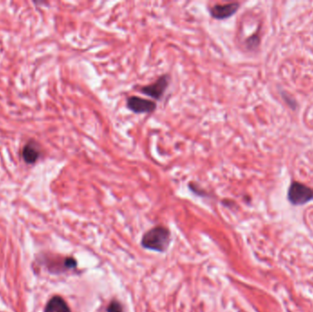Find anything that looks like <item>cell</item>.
Listing matches in <instances>:
<instances>
[{"mask_svg": "<svg viewBox=\"0 0 313 312\" xmlns=\"http://www.w3.org/2000/svg\"><path fill=\"white\" fill-rule=\"evenodd\" d=\"M171 241L170 232L164 227H156L148 231L142 238V246L153 251L163 252Z\"/></svg>", "mask_w": 313, "mask_h": 312, "instance_id": "obj_1", "label": "cell"}, {"mask_svg": "<svg viewBox=\"0 0 313 312\" xmlns=\"http://www.w3.org/2000/svg\"><path fill=\"white\" fill-rule=\"evenodd\" d=\"M288 197L294 205H302L313 200V190L302 183L294 182L289 188Z\"/></svg>", "mask_w": 313, "mask_h": 312, "instance_id": "obj_2", "label": "cell"}, {"mask_svg": "<svg viewBox=\"0 0 313 312\" xmlns=\"http://www.w3.org/2000/svg\"><path fill=\"white\" fill-rule=\"evenodd\" d=\"M170 74H163L159 77L154 83L142 86L140 92L155 100H160L165 94L166 90L170 84Z\"/></svg>", "mask_w": 313, "mask_h": 312, "instance_id": "obj_3", "label": "cell"}, {"mask_svg": "<svg viewBox=\"0 0 313 312\" xmlns=\"http://www.w3.org/2000/svg\"><path fill=\"white\" fill-rule=\"evenodd\" d=\"M126 106L131 112L135 114H150L157 108V104L138 96H129L126 99Z\"/></svg>", "mask_w": 313, "mask_h": 312, "instance_id": "obj_4", "label": "cell"}, {"mask_svg": "<svg viewBox=\"0 0 313 312\" xmlns=\"http://www.w3.org/2000/svg\"><path fill=\"white\" fill-rule=\"evenodd\" d=\"M240 4L237 2L227 4H216L209 8V12L213 18L217 20H223L234 16L239 9Z\"/></svg>", "mask_w": 313, "mask_h": 312, "instance_id": "obj_5", "label": "cell"}, {"mask_svg": "<svg viewBox=\"0 0 313 312\" xmlns=\"http://www.w3.org/2000/svg\"><path fill=\"white\" fill-rule=\"evenodd\" d=\"M45 312H71L70 308L64 300L59 296H55L48 301Z\"/></svg>", "mask_w": 313, "mask_h": 312, "instance_id": "obj_6", "label": "cell"}, {"mask_svg": "<svg viewBox=\"0 0 313 312\" xmlns=\"http://www.w3.org/2000/svg\"><path fill=\"white\" fill-rule=\"evenodd\" d=\"M22 156L23 159L27 163H35L38 159L41 156V151L40 148L36 145L35 143L30 142L29 144H27L22 150Z\"/></svg>", "mask_w": 313, "mask_h": 312, "instance_id": "obj_7", "label": "cell"}, {"mask_svg": "<svg viewBox=\"0 0 313 312\" xmlns=\"http://www.w3.org/2000/svg\"><path fill=\"white\" fill-rule=\"evenodd\" d=\"M122 306L118 301H113L107 308V312H122Z\"/></svg>", "mask_w": 313, "mask_h": 312, "instance_id": "obj_8", "label": "cell"}, {"mask_svg": "<svg viewBox=\"0 0 313 312\" xmlns=\"http://www.w3.org/2000/svg\"><path fill=\"white\" fill-rule=\"evenodd\" d=\"M189 187L193 192H195L196 194L201 195V196H204V195H206V193L203 191V189H201L197 184H195V183H190L189 184Z\"/></svg>", "mask_w": 313, "mask_h": 312, "instance_id": "obj_9", "label": "cell"}, {"mask_svg": "<svg viewBox=\"0 0 313 312\" xmlns=\"http://www.w3.org/2000/svg\"><path fill=\"white\" fill-rule=\"evenodd\" d=\"M255 40H256V41L258 40L256 36H253L252 38H250V39L248 40V45H249V47H255V46L258 44V42H255Z\"/></svg>", "mask_w": 313, "mask_h": 312, "instance_id": "obj_10", "label": "cell"}]
</instances>
